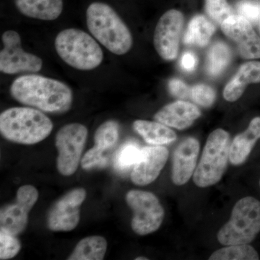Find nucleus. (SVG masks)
<instances>
[{"label": "nucleus", "mask_w": 260, "mask_h": 260, "mask_svg": "<svg viewBox=\"0 0 260 260\" xmlns=\"http://www.w3.org/2000/svg\"><path fill=\"white\" fill-rule=\"evenodd\" d=\"M169 158V150L161 145L141 149L138 161L133 167L131 179L135 184L145 186L158 178Z\"/></svg>", "instance_id": "4468645a"}, {"label": "nucleus", "mask_w": 260, "mask_h": 260, "mask_svg": "<svg viewBox=\"0 0 260 260\" xmlns=\"http://www.w3.org/2000/svg\"><path fill=\"white\" fill-rule=\"evenodd\" d=\"M86 198L83 188L68 191L51 207L47 218L48 227L53 232H70L80 221V208Z\"/></svg>", "instance_id": "f8f14e48"}, {"label": "nucleus", "mask_w": 260, "mask_h": 260, "mask_svg": "<svg viewBox=\"0 0 260 260\" xmlns=\"http://www.w3.org/2000/svg\"><path fill=\"white\" fill-rule=\"evenodd\" d=\"M190 96L196 104L203 107H210L216 99L215 90L205 84L196 85L191 89Z\"/></svg>", "instance_id": "c756f323"}, {"label": "nucleus", "mask_w": 260, "mask_h": 260, "mask_svg": "<svg viewBox=\"0 0 260 260\" xmlns=\"http://www.w3.org/2000/svg\"><path fill=\"white\" fill-rule=\"evenodd\" d=\"M169 88L171 93L178 99H184L190 96L191 89L180 80H171L169 83Z\"/></svg>", "instance_id": "2f4dec72"}, {"label": "nucleus", "mask_w": 260, "mask_h": 260, "mask_svg": "<svg viewBox=\"0 0 260 260\" xmlns=\"http://www.w3.org/2000/svg\"><path fill=\"white\" fill-rule=\"evenodd\" d=\"M259 139L260 117H255L251 121L247 129L238 135L231 144L229 159L233 165H241L245 161Z\"/></svg>", "instance_id": "6ab92c4d"}, {"label": "nucleus", "mask_w": 260, "mask_h": 260, "mask_svg": "<svg viewBox=\"0 0 260 260\" xmlns=\"http://www.w3.org/2000/svg\"><path fill=\"white\" fill-rule=\"evenodd\" d=\"M231 144L230 135L225 130L215 129L209 135L193 174L197 186L208 187L220 181L226 169Z\"/></svg>", "instance_id": "423d86ee"}, {"label": "nucleus", "mask_w": 260, "mask_h": 260, "mask_svg": "<svg viewBox=\"0 0 260 260\" xmlns=\"http://www.w3.org/2000/svg\"><path fill=\"white\" fill-rule=\"evenodd\" d=\"M54 47L59 57L76 70L88 71L102 64V48L88 32L77 28L61 30L56 36Z\"/></svg>", "instance_id": "20e7f679"}, {"label": "nucleus", "mask_w": 260, "mask_h": 260, "mask_svg": "<svg viewBox=\"0 0 260 260\" xmlns=\"http://www.w3.org/2000/svg\"><path fill=\"white\" fill-rule=\"evenodd\" d=\"M119 126L114 120L103 123L98 127L94 136L95 145L106 152L114 148L119 139Z\"/></svg>", "instance_id": "a878e982"}, {"label": "nucleus", "mask_w": 260, "mask_h": 260, "mask_svg": "<svg viewBox=\"0 0 260 260\" xmlns=\"http://www.w3.org/2000/svg\"><path fill=\"white\" fill-rule=\"evenodd\" d=\"M126 202L134 212L132 229L140 236L148 235L158 230L164 220V208L153 193L131 190L126 195Z\"/></svg>", "instance_id": "6e6552de"}, {"label": "nucleus", "mask_w": 260, "mask_h": 260, "mask_svg": "<svg viewBox=\"0 0 260 260\" xmlns=\"http://www.w3.org/2000/svg\"><path fill=\"white\" fill-rule=\"evenodd\" d=\"M10 91L20 104L51 114L68 112L73 102V91L68 85L39 75L19 77L12 83Z\"/></svg>", "instance_id": "f257e3e1"}, {"label": "nucleus", "mask_w": 260, "mask_h": 260, "mask_svg": "<svg viewBox=\"0 0 260 260\" xmlns=\"http://www.w3.org/2000/svg\"><path fill=\"white\" fill-rule=\"evenodd\" d=\"M260 232V202L246 197L237 202L232 216L219 231L218 240L223 245L248 244Z\"/></svg>", "instance_id": "39448f33"}, {"label": "nucleus", "mask_w": 260, "mask_h": 260, "mask_svg": "<svg viewBox=\"0 0 260 260\" xmlns=\"http://www.w3.org/2000/svg\"><path fill=\"white\" fill-rule=\"evenodd\" d=\"M259 254L249 244L230 245L215 251L210 256V260H257Z\"/></svg>", "instance_id": "393cba45"}, {"label": "nucleus", "mask_w": 260, "mask_h": 260, "mask_svg": "<svg viewBox=\"0 0 260 260\" xmlns=\"http://www.w3.org/2000/svg\"><path fill=\"white\" fill-rule=\"evenodd\" d=\"M107 250V242L100 236L82 239L75 248L69 260H102Z\"/></svg>", "instance_id": "4be33fe9"}, {"label": "nucleus", "mask_w": 260, "mask_h": 260, "mask_svg": "<svg viewBox=\"0 0 260 260\" xmlns=\"http://www.w3.org/2000/svg\"><path fill=\"white\" fill-rule=\"evenodd\" d=\"M222 31L237 44L239 55L244 59L260 58V37L249 20L239 15H233L220 25Z\"/></svg>", "instance_id": "ddd939ff"}, {"label": "nucleus", "mask_w": 260, "mask_h": 260, "mask_svg": "<svg viewBox=\"0 0 260 260\" xmlns=\"http://www.w3.org/2000/svg\"><path fill=\"white\" fill-rule=\"evenodd\" d=\"M184 22V15L177 10H169L159 19L154 32L153 44L164 60L173 61L177 57Z\"/></svg>", "instance_id": "9b49d317"}, {"label": "nucleus", "mask_w": 260, "mask_h": 260, "mask_svg": "<svg viewBox=\"0 0 260 260\" xmlns=\"http://www.w3.org/2000/svg\"><path fill=\"white\" fill-rule=\"evenodd\" d=\"M148 258L143 257V256H139V257L135 258V260H148Z\"/></svg>", "instance_id": "72a5a7b5"}, {"label": "nucleus", "mask_w": 260, "mask_h": 260, "mask_svg": "<svg viewBox=\"0 0 260 260\" xmlns=\"http://www.w3.org/2000/svg\"><path fill=\"white\" fill-rule=\"evenodd\" d=\"M201 116V112L194 104L177 101L162 107L154 116L158 122L177 129H184L192 125Z\"/></svg>", "instance_id": "dca6fc26"}, {"label": "nucleus", "mask_w": 260, "mask_h": 260, "mask_svg": "<svg viewBox=\"0 0 260 260\" xmlns=\"http://www.w3.org/2000/svg\"><path fill=\"white\" fill-rule=\"evenodd\" d=\"M86 23L91 35L113 54L124 55L133 47L129 29L109 5L95 2L89 5Z\"/></svg>", "instance_id": "f03ea898"}, {"label": "nucleus", "mask_w": 260, "mask_h": 260, "mask_svg": "<svg viewBox=\"0 0 260 260\" xmlns=\"http://www.w3.org/2000/svg\"><path fill=\"white\" fill-rule=\"evenodd\" d=\"M17 236L0 229V259H10L18 254L21 244Z\"/></svg>", "instance_id": "cd10ccee"}, {"label": "nucleus", "mask_w": 260, "mask_h": 260, "mask_svg": "<svg viewBox=\"0 0 260 260\" xmlns=\"http://www.w3.org/2000/svg\"><path fill=\"white\" fill-rule=\"evenodd\" d=\"M88 133L86 126L80 123L66 124L56 133L55 145L59 153L56 168L61 175L69 177L76 172Z\"/></svg>", "instance_id": "0eeeda50"}, {"label": "nucleus", "mask_w": 260, "mask_h": 260, "mask_svg": "<svg viewBox=\"0 0 260 260\" xmlns=\"http://www.w3.org/2000/svg\"><path fill=\"white\" fill-rule=\"evenodd\" d=\"M141 149L134 141H127L118 149L114 157V167L118 172H127L134 167Z\"/></svg>", "instance_id": "b1692460"}, {"label": "nucleus", "mask_w": 260, "mask_h": 260, "mask_svg": "<svg viewBox=\"0 0 260 260\" xmlns=\"http://www.w3.org/2000/svg\"><path fill=\"white\" fill-rule=\"evenodd\" d=\"M53 126L51 119L35 108H10L0 115L1 135L19 144L40 143L51 134Z\"/></svg>", "instance_id": "7ed1b4c3"}, {"label": "nucleus", "mask_w": 260, "mask_h": 260, "mask_svg": "<svg viewBox=\"0 0 260 260\" xmlns=\"http://www.w3.org/2000/svg\"><path fill=\"white\" fill-rule=\"evenodd\" d=\"M108 160L109 159L106 156L105 152L94 145L84 155L81 160V166L87 171L95 168L103 169L108 165Z\"/></svg>", "instance_id": "c85d7f7f"}, {"label": "nucleus", "mask_w": 260, "mask_h": 260, "mask_svg": "<svg viewBox=\"0 0 260 260\" xmlns=\"http://www.w3.org/2000/svg\"><path fill=\"white\" fill-rule=\"evenodd\" d=\"M199 151V142L194 138H186L178 145L172 169V180L176 185L186 184L194 174Z\"/></svg>", "instance_id": "2eb2a0df"}, {"label": "nucleus", "mask_w": 260, "mask_h": 260, "mask_svg": "<svg viewBox=\"0 0 260 260\" xmlns=\"http://www.w3.org/2000/svg\"><path fill=\"white\" fill-rule=\"evenodd\" d=\"M3 49L0 52V71L7 75L38 73L42 69L43 61L31 53L24 51L21 38L15 30H6L2 36Z\"/></svg>", "instance_id": "1a4fd4ad"}, {"label": "nucleus", "mask_w": 260, "mask_h": 260, "mask_svg": "<svg viewBox=\"0 0 260 260\" xmlns=\"http://www.w3.org/2000/svg\"><path fill=\"white\" fill-rule=\"evenodd\" d=\"M260 83V61H251L243 64L225 85L223 97L227 102L237 101L249 84Z\"/></svg>", "instance_id": "f3484780"}, {"label": "nucleus", "mask_w": 260, "mask_h": 260, "mask_svg": "<svg viewBox=\"0 0 260 260\" xmlns=\"http://www.w3.org/2000/svg\"><path fill=\"white\" fill-rule=\"evenodd\" d=\"M239 15L251 23H260V3L255 0H241L237 3Z\"/></svg>", "instance_id": "7c9ffc66"}, {"label": "nucleus", "mask_w": 260, "mask_h": 260, "mask_svg": "<svg viewBox=\"0 0 260 260\" xmlns=\"http://www.w3.org/2000/svg\"><path fill=\"white\" fill-rule=\"evenodd\" d=\"M215 32V26L210 20L204 15H196L189 22L183 42L186 45L204 47Z\"/></svg>", "instance_id": "412c9836"}, {"label": "nucleus", "mask_w": 260, "mask_h": 260, "mask_svg": "<svg viewBox=\"0 0 260 260\" xmlns=\"http://www.w3.org/2000/svg\"><path fill=\"white\" fill-rule=\"evenodd\" d=\"M230 48L223 42H216L210 47L207 60V71L210 76L221 74L232 60Z\"/></svg>", "instance_id": "5701e85b"}, {"label": "nucleus", "mask_w": 260, "mask_h": 260, "mask_svg": "<svg viewBox=\"0 0 260 260\" xmlns=\"http://www.w3.org/2000/svg\"><path fill=\"white\" fill-rule=\"evenodd\" d=\"M259 186H260V179H259Z\"/></svg>", "instance_id": "f704fd0d"}, {"label": "nucleus", "mask_w": 260, "mask_h": 260, "mask_svg": "<svg viewBox=\"0 0 260 260\" xmlns=\"http://www.w3.org/2000/svg\"><path fill=\"white\" fill-rule=\"evenodd\" d=\"M39 199V191L31 185L19 188L16 199L13 203L3 207L0 211V229L15 236L26 229L28 214Z\"/></svg>", "instance_id": "9d476101"}, {"label": "nucleus", "mask_w": 260, "mask_h": 260, "mask_svg": "<svg viewBox=\"0 0 260 260\" xmlns=\"http://www.w3.org/2000/svg\"><path fill=\"white\" fill-rule=\"evenodd\" d=\"M205 10L210 20L220 25L234 15L227 0H205Z\"/></svg>", "instance_id": "bb28decb"}, {"label": "nucleus", "mask_w": 260, "mask_h": 260, "mask_svg": "<svg viewBox=\"0 0 260 260\" xmlns=\"http://www.w3.org/2000/svg\"><path fill=\"white\" fill-rule=\"evenodd\" d=\"M133 127L151 145L170 144L177 140V135L172 129L157 121L137 120L133 123Z\"/></svg>", "instance_id": "aec40b11"}, {"label": "nucleus", "mask_w": 260, "mask_h": 260, "mask_svg": "<svg viewBox=\"0 0 260 260\" xmlns=\"http://www.w3.org/2000/svg\"><path fill=\"white\" fill-rule=\"evenodd\" d=\"M17 9L28 18L51 21L60 16L62 0H14Z\"/></svg>", "instance_id": "a211bd4d"}, {"label": "nucleus", "mask_w": 260, "mask_h": 260, "mask_svg": "<svg viewBox=\"0 0 260 260\" xmlns=\"http://www.w3.org/2000/svg\"><path fill=\"white\" fill-rule=\"evenodd\" d=\"M198 64V56L191 51L184 53L181 56V68L187 72H192L196 70Z\"/></svg>", "instance_id": "473e14b6"}]
</instances>
